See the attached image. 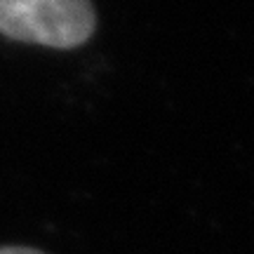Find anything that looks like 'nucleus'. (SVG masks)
Listing matches in <instances>:
<instances>
[{"instance_id":"obj_1","label":"nucleus","mask_w":254,"mask_h":254,"mask_svg":"<svg viewBox=\"0 0 254 254\" xmlns=\"http://www.w3.org/2000/svg\"><path fill=\"white\" fill-rule=\"evenodd\" d=\"M97 28L92 0H0V36L52 50L85 45Z\"/></svg>"},{"instance_id":"obj_2","label":"nucleus","mask_w":254,"mask_h":254,"mask_svg":"<svg viewBox=\"0 0 254 254\" xmlns=\"http://www.w3.org/2000/svg\"><path fill=\"white\" fill-rule=\"evenodd\" d=\"M0 254H45L33 247H0Z\"/></svg>"}]
</instances>
